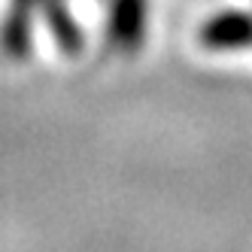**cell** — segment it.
<instances>
[{
	"label": "cell",
	"instance_id": "7a4b0ae2",
	"mask_svg": "<svg viewBox=\"0 0 252 252\" xmlns=\"http://www.w3.org/2000/svg\"><path fill=\"white\" fill-rule=\"evenodd\" d=\"M204 49L210 52H249L252 49V12L222 9L204 22L197 33Z\"/></svg>",
	"mask_w": 252,
	"mask_h": 252
},
{
	"label": "cell",
	"instance_id": "6da1fadb",
	"mask_svg": "<svg viewBox=\"0 0 252 252\" xmlns=\"http://www.w3.org/2000/svg\"><path fill=\"white\" fill-rule=\"evenodd\" d=\"M149 33V0H110L106 43L116 52H137Z\"/></svg>",
	"mask_w": 252,
	"mask_h": 252
}]
</instances>
